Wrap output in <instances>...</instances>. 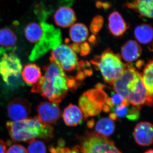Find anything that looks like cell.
Returning a JSON list of instances; mask_svg holds the SVG:
<instances>
[{"instance_id": "obj_12", "label": "cell", "mask_w": 153, "mask_h": 153, "mask_svg": "<svg viewBox=\"0 0 153 153\" xmlns=\"http://www.w3.org/2000/svg\"><path fill=\"white\" fill-rule=\"evenodd\" d=\"M153 134L152 124L147 122H142L136 126L133 135L138 144L147 146L152 144Z\"/></svg>"}, {"instance_id": "obj_9", "label": "cell", "mask_w": 153, "mask_h": 153, "mask_svg": "<svg viewBox=\"0 0 153 153\" xmlns=\"http://www.w3.org/2000/svg\"><path fill=\"white\" fill-rule=\"evenodd\" d=\"M112 141L97 133L87 134L81 147L84 153H103Z\"/></svg>"}, {"instance_id": "obj_7", "label": "cell", "mask_w": 153, "mask_h": 153, "mask_svg": "<svg viewBox=\"0 0 153 153\" xmlns=\"http://www.w3.org/2000/svg\"><path fill=\"white\" fill-rule=\"evenodd\" d=\"M44 34L41 41L36 44L29 57V60L35 61L50 50H53L62 42L61 33L59 29L52 25L43 23Z\"/></svg>"}, {"instance_id": "obj_30", "label": "cell", "mask_w": 153, "mask_h": 153, "mask_svg": "<svg viewBox=\"0 0 153 153\" xmlns=\"http://www.w3.org/2000/svg\"><path fill=\"white\" fill-rule=\"evenodd\" d=\"M6 153H28L23 146L19 144H15L11 146L9 148Z\"/></svg>"}, {"instance_id": "obj_28", "label": "cell", "mask_w": 153, "mask_h": 153, "mask_svg": "<svg viewBox=\"0 0 153 153\" xmlns=\"http://www.w3.org/2000/svg\"><path fill=\"white\" fill-rule=\"evenodd\" d=\"M126 100L122 96L116 92L115 93H112L111 97H107L105 105L109 108L110 111L114 106L123 103Z\"/></svg>"}, {"instance_id": "obj_11", "label": "cell", "mask_w": 153, "mask_h": 153, "mask_svg": "<svg viewBox=\"0 0 153 153\" xmlns=\"http://www.w3.org/2000/svg\"><path fill=\"white\" fill-rule=\"evenodd\" d=\"M30 103L26 100L18 98L9 103L7 113L9 117L13 121L27 118L31 112Z\"/></svg>"}, {"instance_id": "obj_23", "label": "cell", "mask_w": 153, "mask_h": 153, "mask_svg": "<svg viewBox=\"0 0 153 153\" xmlns=\"http://www.w3.org/2000/svg\"><path fill=\"white\" fill-rule=\"evenodd\" d=\"M115 124L114 121L109 118L105 117L100 120L97 123L95 130L97 133L108 137L114 132Z\"/></svg>"}, {"instance_id": "obj_22", "label": "cell", "mask_w": 153, "mask_h": 153, "mask_svg": "<svg viewBox=\"0 0 153 153\" xmlns=\"http://www.w3.org/2000/svg\"><path fill=\"white\" fill-rule=\"evenodd\" d=\"M134 35L137 41L140 44H149L152 40V27L149 24H143L138 25L135 28Z\"/></svg>"}, {"instance_id": "obj_21", "label": "cell", "mask_w": 153, "mask_h": 153, "mask_svg": "<svg viewBox=\"0 0 153 153\" xmlns=\"http://www.w3.org/2000/svg\"><path fill=\"white\" fill-rule=\"evenodd\" d=\"M69 33L71 41L74 43L80 44L86 40L89 32L85 25L82 23H76L71 26Z\"/></svg>"}, {"instance_id": "obj_33", "label": "cell", "mask_w": 153, "mask_h": 153, "mask_svg": "<svg viewBox=\"0 0 153 153\" xmlns=\"http://www.w3.org/2000/svg\"><path fill=\"white\" fill-rule=\"evenodd\" d=\"M97 7L98 8H103L105 10H107L111 7L109 3L106 2H102L97 1L96 3Z\"/></svg>"}, {"instance_id": "obj_4", "label": "cell", "mask_w": 153, "mask_h": 153, "mask_svg": "<svg viewBox=\"0 0 153 153\" xmlns=\"http://www.w3.org/2000/svg\"><path fill=\"white\" fill-rule=\"evenodd\" d=\"M91 62L101 72L105 81L111 85L122 75L126 66L120 56L109 49L105 50Z\"/></svg>"}, {"instance_id": "obj_31", "label": "cell", "mask_w": 153, "mask_h": 153, "mask_svg": "<svg viewBox=\"0 0 153 153\" xmlns=\"http://www.w3.org/2000/svg\"><path fill=\"white\" fill-rule=\"evenodd\" d=\"M90 51V46L87 42H84L79 45V52L81 55H87Z\"/></svg>"}, {"instance_id": "obj_8", "label": "cell", "mask_w": 153, "mask_h": 153, "mask_svg": "<svg viewBox=\"0 0 153 153\" xmlns=\"http://www.w3.org/2000/svg\"><path fill=\"white\" fill-rule=\"evenodd\" d=\"M50 60L67 71L74 70L77 64L76 53L70 46L65 44H60L52 50Z\"/></svg>"}, {"instance_id": "obj_3", "label": "cell", "mask_w": 153, "mask_h": 153, "mask_svg": "<svg viewBox=\"0 0 153 153\" xmlns=\"http://www.w3.org/2000/svg\"><path fill=\"white\" fill-rule=\"evenodd\" d=\"M6 126L11 139L15 142H29L36 139L49 141L55 136L53 127L43 123L38 116L8 121Z\"/></svg>"}, {"instance_id": "obj_24", "label": "cell", "mask_w": 153, "mask_h": 153, "mask_svg": "<svg viewBox=\"0 0 153 153\" xmlns=\"http://www.w3.org/2000/svg\"><path fill=\"white\" fill-rule=\"evenodd\" d=\"M153 61L151 60L145 66L142 74L143 81L147 91L148 94L152 99L153 92Z\"/></svg>"}, {"instance_id": "obj_18", "label": "cell", "mask_w": 153, "mask_h": 153, "mask_svg": "<svg viewBox=\"0 0 153 153\" xmlns=\"http://www.w3.org/2000/svg\"><path fill=\"white\" fill-rule=\"evenodd\" d=\"M83 115L79 107L69 104L64 110L63 114L65 124L70 126H75L82 123Z\"/></svg>"}, {"instance_id": "obj_1", "label": "cell", "mask_w": 153, "mask_h": 153, "mask_svg": "<svg viewBox=\"0 0 153 153\" xmlns=\"http://www.w3.org/2000/svg\"><path fill=\"white\" fill-rule=\"evenodd\" d=\"M43 69L44 76L33 85L31 91L40 94L51 102H61L69 88L75 85V79L68 77L63 69L55 63L44 66Z\"/></svg>"}, {"instance_id": "obj_36", "label": "cell", "mask_w": 153, "mask_h": 153, "mask_svg": "<svg viewBox=\"0 0 153 153\" xmlns=\"http://www.w3.org/2000/svg\"><path fill=\"white\" fill-rule=\"evenodd\" d=\"M74 153H84L82 148L79 146H76L72 149Z\"/></svg>"}, {"instance_id": "obj_14", "label": "cell", "mask_w": 153, "mask_h": 153, "mask_svg": "<svg viewBox=\"0 0 153 153\" xmlns=\"http://www.w3.org/2000/svg\"><path fill=\"white\" fill-rule=\"evenodd\" d=\"M129 27V25L125 21L119 12L114 11L110 14L108 17V28L113 35L116 37H120Z\"/></svg>"}, {"instance_id": "obj_37", "label": "cell", "mask_w": 153, "mask_h": 153, "mask_svg": "<svg viewBox=\"0 0 153 153\" xmlns=\"http://www.w3.org/2000/svg\"><path fill=\"white\" fill-rule=\"evenodd\" d=\"M110 119L112 120H116L117 119V116L114 113H111L110 114H109V117Z\"/></svg>"}, {"instance_id": "obj_27", "label": "cell", "mask_w": 153, "mask_h": 153, "mask_svg": "<svg viewBox=\"0 0 153 153\" xmlns=\"http://www.w3.org/2000/svg\"><path fill=\"white\" fill-rule=\"evenodd\" d=\"M104 19L100 15L96 16L92 19L90 25V30L93 35H96L100 31L103 27Z\"/></svg>"}, {"instance_id": "obj_39", "label": "cell", "mask_w": 153, "mask_h": 153, "mask_svg": "<svg viewBox=\"0 0 153 153\" xmlns=\"http://www.w3.org/2000/svg\"><path fill=\"white\" fill-rule=\"evenodd\" d=\"M145 153H153V151L152 149H150L149 150L147 151Z\"/></svg>"}, {"instance_id": "obj_26", "label": "cell", "mask_w": 153, "mask_h": 153, "mask_svg": "<svg viewBox=\"0 0 153 153\" xmlns=\"http://www.w3.org/2000/svg\"><path fill=\"white\" fill-rule=\"evenodd\" d=\"M130 104L126 100L123 103L114 106L111 110H112L113 113L116 115L117 117H127L131 109L128 108Z\"/></svg>"}, {"instance_id": "obj_38", "label": "cell", "mask_w": 153, "mask_h": 153, "mask_svg": "<svg viewBox=\"0 0 153 153\" xmlns=\"http://www.w3.org/2000/svg\"><path fill=\"white\" fill-rule=\"evenodd\" d=\"M94 121L93 120L89 121L88 123V126L89 128H92L94 125Z\"/></svg>"}, {"instance_id": "obj_10", "label": "cell", "mask_w": 153, "mask_h": 153, "mask_svg": "<svg viewBox=\"0 0 153 153\" xmlns=\"http://www.w3.org/2000/svg\"><path fill=\"white\" fill-rule=\"evenodd\" d=\"M38 117L47 124L56 123L61 116L60 108L57 103L43 102L37 107Z\"/></svg>"}, {"instance_id": "obj_13", "label": "cell", "mask_w": 153, "mask_h": 153, "mask_svg": "<svg viewBox=\"0 0 153 153\" xmlns=\"http://www.w3.org/2000/svg\"><path fill=\"white\" fill-rule=\"evenodd\" d=\"M54 18L56 25L62 28L71 27L76 20L74 10L67 7L59 8L55 12Z\"/></svg>"}, {"instance_id": "obj_6", "label": "cell", "mask_w": 153, "mask_h": 153, "mask_svg": "<svg viewBox=\"0 0 153 153\" xmlns=\"http://www.w3.org/2000/svg\"><path fill=\"white\" fill-rule=\"evenodd\" d=\"M108 96L102 88L90 89L84 92L79 99V108L86 119L101 112Z\"/></svg>"}, {"instance_id": "obj_35", "label": "cell", "mask_w": 153, "mask_h": 153, "mask_svg": "<svg viewBox=\"0 0 153 153\" xmlns=\"http://www.w3.org/2000/svg\"><path fill=\"white\" fill-rule=\"evenodd\" d=\"M74 0H61V5L65 6V7L71 6L73 4Z\"/></svg>"}, {"instance_id": "obj_32", "label": "cell", "mask_w": 153, "mask_h": 153, "mask_svg": "<svg viewBox=\"0 0 153 153\" xmlns=\"http://www.w3.org/2000/svg\"><path fill=\"white\" fill-rule=\"evenodd\" d=\"M103 153H122L114 146V143L112 142L103 152Z\"/></svg>"}, {"instance_id": "obj_2", "label": "cell", "mask_w": 153, "mask_h": 153, "mask_svg": "<svg viewBox=\"0 0 153 153\" xmlns=\"http://www.w3.org/2000/svg\"><path fill=\"white\" fill-rule=\"evenodd\" d=\"M112 85L115 91L139 109L143 105H152V99L148 94L142 74L130 64L126 65L122 75Z\"/></svg>"}, {"instance_id": "obj_16", "label": "cell", "mask_w": 153, "mask_h": 153, "mask_svg": "<svg viewBox=\"0 0 153 153\" xmlns=\"http://www.w3.org/2000/svg\"><path fill=\"white\" fill-rule=\"evenodd\" d=\"M17 37L13 30L8 28L0 29V55L16 49Z\"/></svg>"}, {"instance_id": "obj_5", "label": "cell", "mask_w": 153, "mask_h": 153, "mask_svg": "<svg viewBox=\"0 0 153 153\" xmlns=\"http://www.w3.org/2000/svg\"><path fill=\"white\" fill-rule=\"evenodd\" d=\"M0 59V75L9 87L16 88L23 85L21 60L13 52L4 53Z\"/></svg>"}, {"instance_id": "obj_17", "label": "cell", "mask_w": 153, "mask_h": 153, "mask_svg": "<svg viewBox=\"0 0 153 153\" xmlns=\"http://www.w3.org/2000/svg\"><path fill=\"white\" fill-rule=\"evenodd\" d=\"M142 49L134 41L129 40L122 47L121 54L123 60L130 63L135 61L140 56Z\"/></svg>"}, {"instance_id": "obj_25", "label": "cell", "mask_w": 153, "mask_h": 153, "mask_svg": "<svg viewBox=\"0 0 153 153\" xmlns=\"http://www.w3.org/2000/svg\"><path fill=\"white\" fill-rule=\"evenodd\" d=\"M29 143L27 148L28 153H47L46 146L42 141L35 139Z\"/></svg>"}, {"instance_id": "obj_15", "label": "cell", "mask_w": 153, "mask_h": 153, "mask_svg": "<svg viewBox=\"0 0 153 153\" xmlns=\"http://www.w3.org/2000/svg\"><path fill=\"white\" fill-rule=\"evenodd\" d=\"M128 8L134 10L142 18H153V0H134L126 3Z\"/></svg>"}, {"instance_id": "obj_29", "label": "cell", "mask_w": 153, "mask_h": 153, "mask_svg": "<svg viewBox=\"0 0 153 153\" xmlns=\"http://www.w3.org/2000/svg\"><path fill=\"white\" fill-rule=\"evenodd\" d=\"M49 151L51 153H74L73 150L70 148L62 146L55 147L51 146L49 148Z\"/></svg>"}, {"instance_id": "obj_19", "label": "cell", "mask_w": 153, "mask_h": 153, "mask_svg": "<svg viewBox=\"0 0 153 153\" xmlns=\"http://www.w3.org/2000/svg\"><path fill=\"white\" fill-rule=\"evenodd\" d=\"M41 68L35 63L25 65L22 72V77L28 85H35L41 77Z\"/></svg>"}, {"instance_id": "obj_20", "label": "cell", "mask_w": 153, "mask_h": 153, "mask_svg": "<svg viewBox=\"0 0 153 153\" xmlns=\"http://www.w3.org/2000/svg\"><path fill=\"white\" fill-rule=\"evenodd\" d=\"M26 38L32 43L37 44L43 38L44 29L43 23L41 24L32 22L27 25L24 30Z\"/></svg>"}, {"instance_id": "obj_34", "label": "cell", "mask_w": 153, "mask_h": 153, "mask_svg": "<svg viewBox=\"0 0 153 153\" xmlns=\"http://www.w3.org/2000/svg\"><path fill=\"white\" fill-rule=\"evenodd\" d=\"M7 152V146L5 143L0 139V153H6Z\"/></svg>"}]
</instances>
